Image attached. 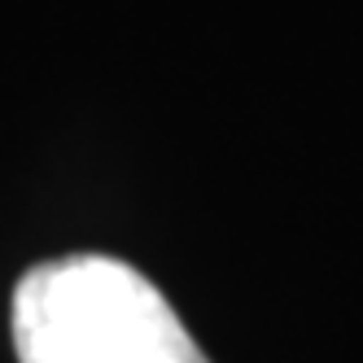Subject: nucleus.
<instances>
[{"label":"nucleus","instance_id":"obj_1","mask_svg":"<svg viewBox=\"0 0 363 363\" xmlns=\"http://www.w3.org/2000/svg\"><path fill=\"white\" fill-rule=\"evenodd\" d=\"M18 363H211L145 272L110 254H66L13 289Z\"/></svg>","mask_w":363,"mask_h":363}]
</instances>
